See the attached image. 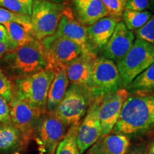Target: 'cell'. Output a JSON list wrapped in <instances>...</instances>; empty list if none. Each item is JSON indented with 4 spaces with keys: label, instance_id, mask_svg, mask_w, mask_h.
Listing matches in <instances>:
<instances>
[{
    "label": "cell",
    "instance_id": "cell-1",
    "mask_svg": "<svg viewBox=\"0 0 154 154\" xmlns=\"http://www.w3.org/2000/svg\"><path fill=\"white\" fill-rule=\"evenodd\" d=\"M154 130V91L128 94L113 131L128 138L138 137Z\"/></svg>",
    "mask_w": 154,
    "mask_h": 154
},
{
    "label": "cell",
    "instance_id": "cell-2",
    "mask_svg": "<svg viewBox=\"0 0 154 154\" xmlns=\"http://www.w3.org/2000/svg\"><path fill=\"white\" fill-rule=\"evenodd\" d=\"M0 68L9 80L30 76L47 69L41 41L35 38L11 50L0 60Z\"/></svg>",
    "mask_w": 154,
    "mask_h": 154
},
{
    "label": "cell",
    "instance_id": "cell-3",
    "mask_svg": "<svg viewBox=\"0 0 154 154\" xmlns=\"http://www.w3.org/2000/svg\"><path fill=\"white\" fill-rule=\"evenodd\" d=\"M54 75L52 69L47 68L30 76L15 79L11 84L13 96L46 113L48 93Z\"/></svg>",
    "mask_w": 154,
    "mask_h": 154
},
{
    "label": "cell",
    "instance_id": "cell-4",
    "mask_svg": "<svg viewBox=\"0 0 154 154\" xmlns=\"http://www.w3.org/2000/svg\"><path fill=\"white\" fill-rule=\"evenodd\" d=\"M154 63V45L136 38L128 53L116 61L123 86L126 88L133 80Z\"/></svg>",
    "mask_w": 154,
    "mask_h": 154
},
{
    "label": "cell",
    "instance_id": "cell-5",
    "mask_svg": "<svg viewBox=\"0 0 154 154\" xmlns=\"http://www.w3.org/2000/svg\"><path fill=\"white\" fill-rule=\"evenodd\" d=\"M124 88L115 62L106 58H96L87 86L94 99H99Z\"/></svg>",
    "mask_w": 154,
    "mask_h": 154
},
{
    "label": "cell",
    "instance_id": "cell-6",
    "mask_svg": "<svg viewBox=\"0 0 154 154\" xmlns=\"http://www.w3.org/2000/svg\"><path fill=\"white\" fill-rule=\"evenodd\" d=\"M93 101L87 88L70 84L63 99L52 113L69 127L79 124Z\"/></svg>",
    "mask_w": 154,
    "mask_h": 154
},
{
    "label": "cell",
    "instance_id": "cell-7",
    "mask_svg": "<svg viewBox=\"0 0 154 154\" xmlns=\"http://www.w3.org/2000/svg\"><path fill=\"white\" fill-rule=\"evenodd\" d=\"M66 6L65 3H55L49 0H34L30 17L36 39L42 41L56 34Z\"/></svg>",
    "mask_w": 154,
    "mask_h": 154
},
{
    "label": "cell",
    "instance_id": "cell-8",
    "mask_svg": "<svg viewBox=\"0 0 154 154\" xmlns=\"http://www.w3.org/2000/svg\"><path fill=\"white\" fill-rule=\"evenodd\" d=\"M47 68L54 71L66 69L69 63L82 54L83 49L78 44L55 34L42 41Z\"/></svg>",
    "mask_w": 154,
    "mask_h": 154
},
{
    "label": "cell",
    "instance_id": "cell-9",
    "mask_svg": "<svg viewBox=\"0 0 154 154\" xmlns=\"http://www.w3.org/2000/svg\"><path fill=\"white\" fill-rule=\"evenodd\" d=\"M69 127L53 113H44L38 121L34 139L42 151L54 154Z\"/></svg>",
    "mask_w": 154,
    "mask_h": 154
},
{
    "label": "cell",
    "instance_id": "cell-10",
    "mask_svg": "<svg viewBox=\"0 0 154 154\" xmlns=\"http://www.w3.org/2000/svg\"><path fill=\"white\" fill-rule=\"evenodd\" d=\"M9 106L11 124L21 132L24 143H27L34 138L36 126L44 113L14 96Z\"/></svg>",
    "mask_w": 154,
    "mask_h": 154
},
{
    "label": "cell",
    "instance_id": "cell-11",
    "mask_svg": "<svg viewBox=\"0 0 154 154\" xmlns=\"http://www.w3.org/2000/svg\"><path fill=\"white\" fill-rule=\"evenodd\" d=\"M128 94L129 92L124 87L101 99H96L97 115L101 123L102 137L109 135L113 131Z\"/></svg>",
    "mask_w": 154,
    "mask_h": 154
},
{
    "label": "cell",
    "instance_id": "cell-12",
    "mask_svg": "<svg viewBox=\"0 0 154 154\" xmlns=\"http://www.w3.org/2000/svg\"><path fill=\"white\" fill-rule=\"evenodd\" d=\"M101 137L102 128L97 115V100L94 99L77 129L76 140L80 153L84 154Z\"/></svg>",
    "mask_w": 154,
    "mask_h": 154
},
{
    "label": "cell",
    "instance_id": "cell-13",
    "mask_svg": "<svg viewBox=\"0 0 154 154\" xmlns=\"http://www.w3.org/2000/svg\"><path fill=\"white\" fill-rule=\"evenodd\" d=\"M135 41V34L126 27L124 23H117L114 32L103 49V57L118 61L128 53Z\"/></svg>",
    "mask_w": 154,
    "mask_h": 154
},
{
    "label": "cell",
    "instance_id": "cell-14",
    "mask_svg": "<svg viewBox=\"0 0 154 154\" xmlns=\"http://www.w3.org/2000/svg\"><path fill=\"white\" fill-rule=\"evenodd\" d=\"M56 34L78 44L83 50L90 49L86 27L77 20L72 9L67 6L63 11Z\"/></svg>",
    "mask_w": 154,
    "mask_h": 154
},
{
    "label": "cell",
    "instance_id": "cell-15",
    "mask_svg": "<svg viewBox=\"0 0 154 154\" xmlns=\"http://www.w3.org/2000/svg\"><path fill=\"white\" fill-rule=\"evenodd\" d=\"M96 58V53L92 50H83L82 54L69 63L65 69L69 82L87 88Z\"/></svg>",
    "mask_w": 154,
    "mask_h": 154
},
{
    "label": "cell",
    "instance_id": "cell-16",
    "mask_svg": "<svg viewBox=\"0 0 154 154\" xmlns=\"http://www.w3.org/2000/svg\"><path fill=\"white\" fill-rule=\"evenodd\" d=\"M116 21L107 16L86 27L89 49L96 52L103 49L114 32Z\"/></svg>",
    "mask_w": 154,
    "mask_h": 154
},
{
    "label": "cell",
    "instance_id": "cell-17",
    "mask_svg": "<svg viewBox=\"0 0 154 154\" xmlns=\"http://www.w3.org/2000/svg\"><path fill=\"white\" fill-rule=\"evenodd\" d=\"M72 2L75 17L85 26H90L108 16L101 0H72Z\"/></svg>",
    "mask_w": 154,
    "mask_h": 154
},
{
    "label": "cell",
    "instance_id": "cell-18",
    "mask_svg": "<svg viewBox=\"0 0 154 154\" xmlns=\"http://www.w3.org/2000/svg\"><path fill=\"white\" fill-rule=\"evenodd\" d=\"M54 73V78L50 86L46 105V111L48 113H52L55 110L63 99L69 84L66 69H57Z\"/></svg>",
    "mask_w": 154,
    "mask_h": 154
},
{
    "label": "cell",
    "instance_id": "cell-19",
    "mask_svg": "<svg viewBox=\"0 0 154 154\" xmlns=\"http://www.w3.org/2000/svg\"><path fill=\"white\" fill-rule=\"evenodd\" d=\"M21 132L12 124L0 126V153H11L24 143Z\"/></svg>",
    "mask_w": 154,
    "mask_h": 154
},
{
    "label": "cell",
    "instance_id": "cell-20",
    "mask_svg": "<svg viewBox=\"0 0 154 154\" xmlns=\"http://www.w3.org/2000/svg\"><path fill=\"white\" fill-rule=\"evenodd\" d=\"M7 29L9 42L15 48L20 47L35 39L32 25L23 24L17 22H8L3 24Z\"/></svg>",
    "mask_w": 154,
    "mask_h": 154
},
{
    "label": "cell",
    "instance_id": "cell-21",
    "mask_svg": "<svg viewBox=\"0 0 154 154\" xmlns=\"http://www.w3.org/2000/svg\"><path fill=\"white\" fill-rule=\"evenodd\" d=\"M100 140L107 154H126L131 146L130 138L116 133L102 137Z\"/></svg>",
    "mask_w": 154,
    "mask_h": 154
},
{
    "label": "cell",
    "instance_id": "cell-22",
    "mask_svg": "<svg viewBox=\"0 0 154 154\" xmlns=\"http://www.w3.org/2000/svg\"><path fill=\"white\" fill-rule=\"evenodd\" d=\"M126 88L128 92L154 91V63L136 76Z\"/></svg>",
    "mask_w": 154,
    "mask_h": 154
},
{
    "label": "cell",
    "instance_id": "cell-23",
    "mask_svg": "<svg viewBox=\"0 0 154 154\" xmlns=\"http://www.w3.org/2000/svg\"><path fill=\"white\" fill-rule=\"evenodd\" d=\"M153 14L150 11H137L125 9L121 19L126 27L130 31H137L149 22Z\"/></svg>",
    "mask_w": 154,
    "mask_h": 154
},
{
    "label": "cell",
    "instance_id": "cell-24",
    "mask_svg": "<svg viewBox=\"0 0 154 154\" xmlns=\"http://www.w3.org/2000/svg\"><path fill=\"white\" fill-rule=\"evenodd\" d=\"M79 125V124L69 126L64 138L56 149V154H81L76 140Z\"/></svg>",
    "mask_w": 154,
    "mask_h": 154
},
{
    "label": "cell",
    "instance_id": "cell-25",
    "mask_svg": "<svg viewBox=\"0 0 154 154\" xmlns=\"http://www.w3.org/2000/svg\"><path fill=\"white\" fill-rule=\"evenodd\" d=\"M108 12V16L121 22L123 13L125 10L126 0H101Z\"/></svg>",
    "mask_w": 154,
    "mask_h": 154
},
{
    "label": "cell",
    "instance_id": "cell-26",
    "mask_svg": "<svg viewBox=\"0 0 154 154\" xmlns=\"http://www.w3.org/2000/svg\"><path fill=\"white\" fill-rule=\"evenodd\" d=\"M8 22H17L23 24L32 25L29 16L17 14L8 9L0 7V24H4Z\"/></svg>",
    "mask_w": 154,
    "mask_h": 154
},
{
    "label": "cell",
    "instance_id": "cell-27",
    "mask_svg": "<svg viewBox=\"0 0 154 154\" xmlns=\"http://www.w3.org/2000/svg\"><path fill=\"white\" fill-rule=\"evenodd\" d=\"M136 38H140L154 45V14L140 29L136 31Z\"/></svg>",
    "mask_w": 154,
    "mask_h": 154
},
{
    "label": "cell",
    "instance_id": "cell-28",
    "mask_svg": "<svg viewBox=\"0 0 154 154\" xmlns=\"http://www.w3.org/2000/svg\"><path fill=\"white\" fill-rule=\"evenodd\" d=\"M0 6L17 14L31 16V12L19 0H0Z\"/></svg>",
    "mask_w": 154,
    "mask_h": 154
},
{
    "label": "cell",
    "instance_id": "cell-29",
    "mask_svg": "<svg viewBox=\"0 0 154 154\" xmlns=\"http://www.w3.org/2000/svg\"><path fill=\"white\" fill-rule=\"evenodd\" d=\"M0 96L7 102H10L13 97L11 82L0 68Z\"/></svg>",
    "mask_w": 154,
    "mask_h": 154
},
{
    "label": "cell",
    "instance_id": "cell-30",
    "mask_svg": "<svg viewBox=\"0 0 154 154\" xmlns=\"http://www.w3.org/2000/svg\"><path fill=\"white\" fill-rule=\"evenodd\" d=\"M151 9L150 0H126L125 9L144 11Z\"/></svg>",
    "mask_w": 154,
    "mask_h": 154
},
{
    "label": "cell",
    "instance_id": "cell-31",
    "mask_svg": "<svg viewBox=\"0 0 154 154\" xmlns=\"http://www.w3.org/2000/svg\"><path fill=\"white\" fill-rule=\"evenodd\" d=\"M0 123L2 125L11 124L9 103L0 96Z\"/></svg>",
    "mask_w": 154,
    "mask_h": 154
},
{
    "label": "cell",
    "instance_id": "cell-32",
    "mask_svg": "<svg viewBox=\"0 0 154 154\" xmlns=\"http://www.w3.org/2000/svg\"><path fill=\"white\" fill-rule=\"evenodd\" d=\"M86 154H107L104 151L103 146L101 145V140H99L97 143L92 146L90 149L87 150V153Z\"/></svg>",
    "mask_w": 154,
    "mask_h": 154
},
{
    "label": "cell",
    "instance_id": "cell-33",
    "mask_svg": "<svg viewBox=\"0 0 154 154\" xmlns=\"http://www.w3.org/2000/svg\"><path fill=\"white\" fill-rule=\"evenodd\" d=\"M0 42H2V43L7 44V45L11 48V49H14V48L11 46L10 42H9L7 29L5 28V26L3 24H0Z\"/></svg>",
    "mask_w": 154,
    "mask_h": 154
},
{
    "label": "cell",
    "instance_id": "cell-34",
    "mask_svg": "<svg viewBox=\"0 0 154 154\" xmlns=\"http://www.w3.org/2000/svg\"><path fill=\"white\" fill-rule=\"evenodd\" d=\"M11 50L12 49L9 46L2 42H0V60Z\"/></svg>",
    "mask_w": 154,
    "mask_h": 154
},
{
    "label": "cell",
    "instance_id": "cell-35",
    "mask_svg": "<svg viewBox=\"0 0 154 154\" xmlns=\"http://www.w3.org/2000/svg\"><path fill=\"white\" fill-rule=\"evenodd\" d=\"M21 3H22L26 8L28 9V10L30 11L31 14H32V5H33V2L34 0H19Z\"/></svg>",
    "mask_w": 154,
    "mask_h": 154
},
{
    "label": "cell",
    "instance_id": "cell-36",
    "mask_svg": "<svg viewBox=\"0 0 154 154\" xmlns=\"http://www.w3.org/2000/svg\"><path fill=\"white\" fill-rule=\"evenodd\" d=\"M128 154H148V153L146 151H144L143 149H136L132 150V151H130Z\"/></svg>",
    "mask_w": 154,
    "mask_h": 154
},
{
    "label": "cell",
    "instance_id": "cell-37",
    "mask_svg": "<svg viewBox=\"0 0 154 154\" xmlns=\"http://www.w3.org/2000/svg\"><path fill=\"white\" fill-rule=\"evenodd\" d=\"M151 1V9H150V11L153 14L154 13V0H150Z\"/></svg>",
    "mask_w": 154,
    "mask_h": 154
},
{
    "label": "cell",
    "instance_id": "cell-38",
    "mask_svg": "<svg viewBox=\"0 0 154 154\" xmlns=\"http://www.w3.org/2000/svg\"><path fill=\"white\" fill-rule=\"evenodd\" d=\"M148 154H154V143L152 144L151 147H150L149 151L148 152Z\"/></svg>",
    "mask_w": 154,
    "mask_h": 154
},
{
    "label": "cell",
    "instance_id": "cell-39",
    "mask_svg": "<svg viewBox=\"0 0 154 154\" xmlns=\"http://www.w3.org/2000/svg\"><path fill=\"white\" fill-rule=\"evenodd\" d=\"M49 1L55 3H65V2H66V0H49Z\"/></svg>",
    "mask_w": 154,
    "mask_h": 154
},
{
    "label": "cell",
    "instance_id": "cell-40",
    "mask_svg": "<svg viewBox=\"0 0 154 154\" xmlns=\"http://www.w3.org/2000/svg\"><path fill=\"white\" fill-rule=\"evenodd\" d=\"M1 125H2V124H1V123H0V126H1Z\"/></svg>",
    "mask_w": 154,
    "mask_h": 154
}]
</instances>
